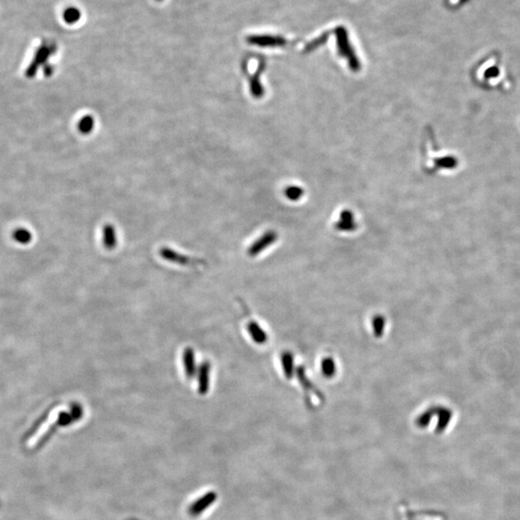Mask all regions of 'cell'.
Returning <instances> with one entry per match:
<instances>
[{
	"label": "cell",
	"instance_id": "cell-8",
	"mask_svg": "<svg viewBox=\"0 0 520 520\" xmlns=\"http://www.w3.org/2000/svg\"><path fill=\"white\" fill-rule=\"evenodd\" d=\"M94 127H95V119L91 115H86V116L82 117L77 124L78 131L83 135L90 134L93 131Z\"/></svg>",
	"mask_w": 520,
	"mask_h": 520
},
{
	"label": "cell",
	"instance_id": "cell-4",
	"mask_svg": "<svg viewBox=\"0 0 520 520\" xmlns=\"http://www.w3.org/2000/svg\"><path fill=\"white\" fill-rule=\"evenodd\" d=\"M211 364L209 361H203L198 369V393L205 395L209 390Z\"/></svg>",
	"mask_w": 520,
	"mask_h": 520
},
{
	"label": "cell",
	"instance_id": "cell-9",
	"mask_svg": "<svg viewBox=\"0 0 520 520\" xmlns=\"http://www.w3.org/2000/svg\"><path fill=\"white\" fill-rule=\"evenodd\" d=\"M81 12L76 7H69L63 13V20L68 25H75L79 22Z\"/></svg>",
	"mask_w": 520,
	"mask_h": 520
},
{
	"label": "cell",
	"instance_id": "cell-5",
	"mask_svg": "<svg viewBox=\"0 0 520 520\" xmlns=\"http://www.w3.org/2000/svg\"><path fill=\"white\" fill-rule=\"evenodd\" d=\"M182 359H183V365H184L186 377L188 379H193L197 375V372H198L197 366H196L194 349L191 347L185 348L183 351Z\"/></svg>",
	"mask_w": 520,
	"mask_h": 520
},
{
	"label": "cell",
	"instance_id": "cell-3",
	"mask_svg": "<svg viewBox=\"0 0 520 520\" xmlns=\"http://www.w3.org/2000/svg\"><path fill=\"white\" fill-rule=\"evenodd\" d=\"M159 254L164 260H167L174 264L182 265L185 267H198V265L205 264V262L203 260L196 259V258L187 256V255L175 251L174 249L167 248V247H163L160 248Z\"/></svg>",
	"mask_w": 520,
	"mask_h": 520
},
{
	"label": "cell",
	"instance_id": "cell-2",
	"mask_svg": "<svg viewBox=\"0 0 520 520\" xmlns=\"http://www.w3.org/2000/svg\"><path fill=\"white\" fill-rule=\"evenodd\" d=\"M56 51V46L54 44H44L38 49L32 62L30 63L28 69L25 72L27 77H33L36 75L39 68L45 65L50 56Z\"/></svg>",
	"mask_w": 520,
	"mask_h": 520
},
{
	"label": "cell",
	"instance_id": "cell-7",
	"mask_svg": "<svg viewBox=\"0 0 520 520\" xmlns=\"http://www.w3.org/2000/svg\"><path fill=\"white\" fill-rule=\"evenodd\" d=\"M102 243L107 249H114L118 244L116 229L113 224L106 223L102 227Z\"/></svg>",
	"mask_w": 520,
	"mask_h": 520
},
{
	"label": "cell",
	"instance_id": "cell-6",
	"mask_svg": "<svg viewBox=\"0 0 520 520\" xmlns=\"http://www.w3.org/2000/svg\"><path fill=\"white\" fill-rule=\"evenodd\" d=\"M247 41L248 44L258 47H278L285 45L284 38L275 36H249Z\"/></svg>",
	"mask_w": 520,
	"mask_h": 520
},
{
	"label": "cell",
	"instance_id": "cell-1",
	"mask_svg": "<svg viewBox=\"0 0 520 520\" xmlns=\"http://www.w3.org/2000/svg\"><path fill=\"white\" fill-rule=\"evenodd\" d=\"M495 65V59L487 60L486 62L483 64L476 74V79L477 82L480 83L481 86L483 88H499L501 87L502 90H505L506 83L503 81V75L500 69L494 67Z\"/></svg>",
	"mask_w": 520,
	"mask_h": 520
},
{
	"label": "cell",
	"instance_id": "cell-11",
	"mask_svg": "<svg viewBox=\"0 0 520 520\" xmlns=\"http://www.w3.org/2000/svg\"><path fill=\"white\" fill-rule=\"evenodd\" d=\"M52 72H53V69H52L51 66H50V65L45 66V74H46V75L50 76V75H52Z\"/></svg>",
	"mask_w": 520,
	"mask_h": 520
},
{
	"label": "cell",
	"instance_id": "cell-10",
	"mask_svg": "<svg viewBox=\"0 0 520 520\" xmlns=\"http://www.w3.org/2000/svg\"><path fill=\"white\" fill-rule=\"evenodd\" d=\"M16 237L18 238L19 241H21V242H25L26 240L29 241L30 238H31V235H30V233H29L28 231L24 230V229H20V230L17 231Z\"/></svg>",
	"mask_w": 520,
	"mask_h": 520
},
{
	"label": "cell",
	"instance_id": "cell-12",
	"mask_svg": "<svg viewBox=\"0 0 520 520\" xmlns=\"http://www.w3.org/2000/svg\"><path fill=\"white\" fill-rule=\"evenodd\" d=\"M156 1H162V0H156Z\"/></svg>",
	"mask_w": 520,
	"mask_h": 520
}]
</instances>
